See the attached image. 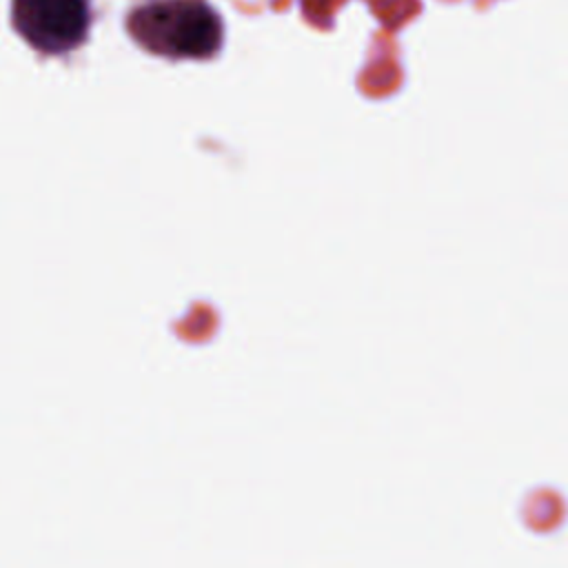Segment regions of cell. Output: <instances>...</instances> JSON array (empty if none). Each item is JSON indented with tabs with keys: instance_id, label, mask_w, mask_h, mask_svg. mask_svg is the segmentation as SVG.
I'll use <instances>...</instances> for the list:
<instances>
[{
	"instance_id": "1",
	"label": "cell",
	"mask_w": 568,
	"mask_h": 568,
	"mask_svg": "<svg viewBox=\"0 0 568 568\" xmlns=\"http://www.w3.org/2000/svg\"><path fill=\"white\" fill-rule=\"evenodd\" d=\"M126 31L144 51L169 60H209L224 40L220 13L204 0H153L126 16Z\"/></svg>"
},
{
	"instance_id": "2",
	"label": "cell",
	"mask_w": 568,
	"mask_h": 568,
	"mask_svg": "<svg viewBox=\"0 0 568 568\" xmlns=\"http://www.w3.org/2000/svg\"><path fill=\"white\" fill-rule=\"evenodd\" d=\"M91 0H11V24L38 53L64 55L89 38Z\"/></svg>"
}]
</instances>
